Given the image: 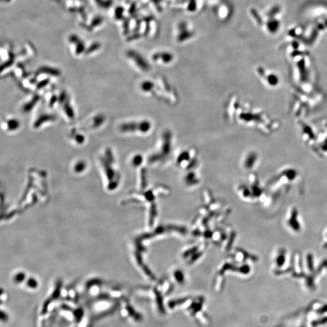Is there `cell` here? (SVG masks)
Here are the masks:
<instances>
[{"label":"cell","instance_id":"obj_1","mask_svg":"<svg viewBox=\"0 0 327 327\" xmlns=\"http://www.w3.org/2000/svg\"><path fill=\"white\" fill-rule=\"evenodd\" d=\"M152 125L148 121H142L139 123H125L120 126V130L123 132L129 133L136 132L139 130L142 133H146L151 130Z\"/></svg>","mask_w":327,"mask_h":327},{"label":"cell","instance_id":"obj_2","mask_svg":"<svg viewBox=\"0 0 327 327\" xmlns=\"http://www.w3.org/2000/svg\"><path fill=\"white\" fill-rule=\"evenodd\" d=\"M41 116V117H40L36 121L35 123V127H39L43 123H44L45 122V121L53 120L54 119V116H53L52 115H45Z\"/></svg>","mask_w":327,"mask_h":327},{"label":"cell","instance_id":"obj_3","mask_svg":"<svg viewBox=\"0 0 327 327\" xmlns=\"http://www.w3.org/2000/svg\"><path fill=\"white\" fill-rule=\"evenodd\" d=\"M7 126L9 130H15L19 127L20 123L16 119H10L8 121Z\"/></svg>","mask_w":327,"mask_h":327}]
</instances>
